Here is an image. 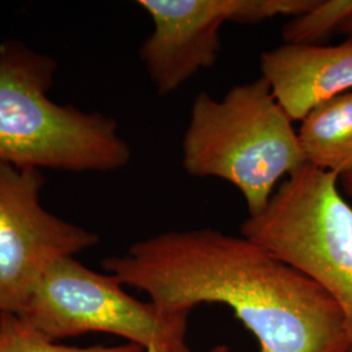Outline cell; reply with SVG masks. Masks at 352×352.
<instances>
[{"mask_svg": "<svg viewBox=\"0 0 352 352\" xmlns=\"http://www.w3.org/2000/svg\"><path fill=\"white\" fill-rule=\"evenodd\" d=\"M124 286L166 314L228 305L260 352H349L338 304L312 279L243 235L214 228L168 231L102 260Z\"/></svg>", "mask_w": 352, "mask_h": 352, "instance_id": "obj_1", "label": "cell"}, {"mask_svg": "<svg viewBox=\"0 0 352 352\" xmlns=\"http://www.w3.org/2000/svg\"><path fill=\"white\" fill-rule=\"evenodd\" d=\"M56 60L19 39L0 45V161L20 168L111 173L132 151L118 122L49 97Z\"/></svg>", "mask_w": 352, "mask_h": 352, "instance_id": "obj_2", "label": "cell"}, {"mask_svg": "<svg viewBox=\"0 0 352 352\" xmlns=\"http://www.w3.org/2000/svg\"><path fill=\"white\" fill-rule=\"evenodd\" d=\"M292 123L263 77L230 89L221 101L200 93L183 139V168L235 186L248 217H256L278 183L307 164Z\"/></svg>", "mask_w": 352, "mask_h": 352, "instance_id": "obj_3", "label": "cell"}, {"mask_svg": "<svg viewBox=\"0 0 352 352\" xmlns=\"http://www.w3.org/2000/svg\"><path fill=\"white\" fill-rule=\"evenodd\" d=\"M340 176L305 164L286 177L240 235L312 279L338 304L352 352V206Z\"/></svg>", "mask_w": 352, "mask_h": 352, "instance_id": "obj_4", "label": "cell"}, {"mask_svg": "<svg viewBox=\"0 0 352 352\" xmlns=\"http://www.w3.org/2000/svg\"><path fill=\"white\" fill-rule=\"evenodd\" d=\"M123 286L109 273L64 257L51 265L19 316L52 340L106 333L145 352H188L189 315L162 312Z\"/></svg>", "mask_w": 352, "mask_h": 352, "instance_id": "obj_5", "label": "cell"}, {"mask_svg": "<svg viewBox=\"0 0 352 352\" xmlns=\"http://www.w3.org/2000/svg\"><path fill=\"white\" fill-rule=\"evenodd\" d=\"M45 176L0 161V316L21 315L51 265L100 243V235L50 213Z\"/></svg>", "mask_w": 352, "mask_h": 352, "instance_id": "obj_6", "label": "cell"}, {"mask_svg": "<svg viewBox=\"0 0 352 352\" xmlns=\"http://www.w3.org/2000/svg\"><path fill=\"white\" fill-rule=\"evenodd\" d=\"M138 4L154 25L140 58L161 96L213 67L223 24L253 25L254 0H139Z\"/></svg>", "mask_w": 352, "mask_h": 352, "instance_id": "obj_7", "label": "cell"}, {"mask_svg": "<svg viewBox=\"0 0 352 352\" xmlns=\"http://www.w3.org/2000/svg\"><path fill=\"white\" fill-rule=\"evenodd\" d=\"M261 77L292 122L352 90V38L336 46L285 43L260 56Z\"/></svg>", "mask_w": 352, "mask_h": 352, "instance_id": "obj_8", "label": "cell"}, {"mask_svg": "<svg viewBox=\"0 0 352 352\" xmlns=\"http://www.w3.org/2000/svg\"><path fill=\"white\" fill-rule=\"evenodd\" d=\"M298 139L307 164L338 176L352 170V90L307 113Z\"/></svg>", "mask_w": 352, "mask_h": 352, "instance_id": "obj_9", "label": "cell"}, {"mask_svg": "<svg viewBox=\"0 0 352 352\" xmlns=\"http://www.w3.org/2000/svg\"><path fill=\"white\" fill-rule=\"evenodd\" d=\"M0 352H145L138 344L76 347L43 336L19 315L0 316Z\"/></svg>", "mask_w": 352, "mask_h": 352, "instance_id": "obj_10", "label": "cell"}, {"mask_svg": "<svg viewBox=\"0 0 352 352\" xmlns=\"http://www.w3.org/2000/svg\"><path fill=\"white\" fill-rule=\"evenodd\" d=\"M352 13V0H318L308 12L294 17L282 29L289 45H316L334 30Z\"/></svg>", "mask_w": 352, "mask_h": 352, "instance_id": "obj_11", "label": "cell"}, {"mask_svg": "<svg viewBox=\"0 0 352 352\" xmlns=\"http://www.w3.org/2000/svg\"><path fill=\"white\" fill-rule=\"evenodd\" d=\"M340 179H342V187L344 189V192L352 197V170L340 175Z\"/></svg>", "mask_w": 352, "mask_h": 352, "instance_id": "obj_12", "label": "cell"}, {"mask_svg": "<svg viewBox=\"0 0 352 352\" xmlns=\"http://www.w3.org/2000/svg\"><path fill=\"white\" fill-rule=\"evenodd\" d=\"M338 32L343 33V34L352 36V13L340 23V25L338 26Z\"/></svg>", "mask_w": 352, "mask_h": 352, "instance_id": "obj_13", "label": "cell"}, {"mask_svg": "<svg viewBox=\"0 0 352 352\" xmlns=\"http://www.w3.org/2000/svg\"><path fill=\"white\" fill-rule=\"evenodd\" d=\"M190 352V351H188ZM208 352H231L230 351V349L226 347V346H217V347H214L212 350H209Z\"/></svg>", "mask_w": 352, "mask_h": 352, "instance_id": "obj_14", "label": "cell"}]
</instances>
